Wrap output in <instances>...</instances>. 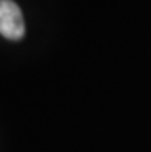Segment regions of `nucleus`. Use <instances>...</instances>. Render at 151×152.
Here are the masks:
<instances>
[{
  "label": "nucleus",
  "instance_id": "nucleus-1",
  "mask_svg": "<svg viewBox=\"0 0 151 152\" xmlns=\"http://www.w3.org/2000/svg\"><path fill=\"white\" fill-rule=\"evenodd\" d=\"M0 34L8 40H20L25 35L22 11L13 0H0Z\"/></svg>",
  "mask_w": 151,
  "mask_h": 152
}]
</instances>
